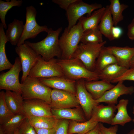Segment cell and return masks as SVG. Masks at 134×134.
Returning <instances> with one entry per match:
<instances>
[{
    "mask_svg": "<svg viewBox=\"0 0 134 134\" xmlns=\"http://www.w3.org/2000/svg\"><path fill=\"white\" fill-rule=\"evenodd\" d=\"M62 30V27L56 30L49 28L47 32V36L42 40L36 42L26 41L25 43L46 61H48L55 57L61 59L62 53L58 37Z\"/></svg>",
    "mask_w": 134,
    "mask_h": 134,
    "instance_id": "1",
    "label": "cell"
},
{
    "mask_svg": "<svg viewBox=\"0 0 134 134\" xmlns=\"http://www.w3.org/2000/svg\"><path fill=\"white\" fill-rule=\"evenodd\" d=\"M57 62L61 68L65 76L70 79L75 81L83 79L88 81L99 79L98 73L88 69L77 59L72 58L68 60L57 59Z\"/></svg>",
    "mask_w": 134,
    "mask_h": 134,
    "instance_id": "2",
    "label": "cell"
},
{
    "mask_svg": "<svg viewBox=\"0 0 134 134\" xmlns=\"http://www.w3.org/2000/svg\"><path fill=\"white\" fill-rule=\"evenodd\" d=\"M80 23L71 28L65 29L59 40L62 53L61 59L68 60L72 58L77 49L84 32Z\"/></svg>",
    "mask_w": 134,
    "mask_h": 134,
    "instance_id": "3",
    "label": "cell"
},
{
    "mask_svg": "<svg viewBox=\"0 0 134 134\" xmlns=\"http://www.w3.org/2000/svg\"><path fill=\"white\" fill-rule=\"evenodd\" d=\"M21 83L22 95L24 100L39 99L50 104L52 89L37 78L29 76Z\"/></svg>",
    "mask_w": 134,
    "mask_h": 134,
    "instance_id": "4",
    "label": "cell"
},
{
    "mask_svg": "<svg viewBox=\"0 0 134 134\" xmlns=\"http://www.w3.org/2000/svg\"><path fill=\"white\" fill-rule=\"evenodd\" d=\"M106 43V41L99 43H81L72 58L79 60L88 69L94 71L97 59L102 47Z\"/></svg>",
    "mask_w": 134,
    "mask_h": 134,
    "instance_id": "5",
    "label": "cell"
},
{
    "mask_svg": "<svg viewBox=\"0 0 134 134\" xmlns=\"http://www.w3.org/2000/svg\"><path fill=\"white\" fill-rule=\"evenodd\" d=\"M57 59L54 58L47 61L41 57L31 69L29 76L37 78L65 76L57 63Z\"/></svg>",
    "mask_w": 134,
    "mask_h": 134,
    "instance_id": "6",
    "label": "cell"
},
{
    "mask_svg": "<svg viewBox=\"0 0 134 134\" xmlns=\"http://www.w3.org/2000/svg\"><path fill=\"white\" fill-rule=\"evenodd\" d=\"M26 21L23 32L17 46L23 44L25 40L35 38L42 32H47L48 28L46 25L41 26L37 23L36 17L37 11L35 8L31 5L26 7Z\"/></svg>",
    "mask_w": 134,
    "mask_h": 134,
    "instance_id": "7",
    "label": "cell"
},
{
    "mask_svg": "<svg viewBox=\"0 0 134 134\" xmlns=\"http://www.w3.org/2000/svg\"><path fill=\"white\" fill-rule=\"evenodd\" d=\"M22 70L19 58L16 57L12 67L8 71L0 75V89L10 90L22 93L21 83L19 74Z\"/></svg>",
    "mask_w": 134,
    "mask_h": 134,
    "instance_id": "8",
    "label": "cell"
},
{
    "mask_svg": "<svg viewBox=\"0 0 134 134\" xmlns=\"http://www.w3.org/2000/svg\"><path fill=\"white\" fill-rule=\"evenodd\" d=\"M102 7L100 4L96 3L89 4L82 0H77L71 4L66 11L68 22V29H69L75 25L77 20L85 14H87L89 16L93 11Z\"/></svg>",
    "mask_w": 134,
    "mask_h": 134,
    "instance_id": "9",
    "label": "cell"
},
{
    "mask_svg": "<svg viewBox=\"0 0 134 134\" xmlns=\"http://www.w3.org/2000/svg\"><path fill=\"white\" fill-rule=\"evenodd\" d=\"M15 50L21 64L22 74L21 83H22L29 75L31 69L41 56L25 43L17 46Z\"/></svg>",
    "mask_w": 134,
    "mask_h": 134,
    "instance_id": "10",
    "label": "cell"
},
{
    "mask_svg": "<svg viewBox=\"0 0 134 134\" xmlns=\"http://www.w3.org/2000/svg\"><path fill=\"white\" fill-rule=\"evenodd\" d=\"M85 81L83 79L76 81L75 96L88 120L91 117L93 108L99 104L97 103L87 90L85 85Z\"/></svg>",
    "mask_w": 134,
    "mask_h": 134,
    "instance_id": "11",
    "label": "cell"
},
{
    "mask_svg": "<svg viewBox=\"0 0 134 134\" xmlns=\"http://www.w3.org/2000/svg\"><path fill=\"white\" fill-rule=\"evenodd\" d=\"M51 99L49 104L51 108H71L80 106L75 95L67 91L52 89Z\"/></svg>",
    "mask_w": 134,
    "mask_h": 134,
    "instance_id": "12",
    "label": "cell"
},
{
    "mask_svg": "<svg viewBox=\"0 0 134 134\" xmlns=\"http://www.w3.org/2000/svg\"><path fill=\"white\" fill-rule=\"evenodd\" d=\"M24 114L27 117L54 116L49 104L39 99L24 100Z\"/></svg>",
    "mask_w": 134,
    "mask_h": 134,
    "instance_id": "13",
    "label": "cell"
},
{
    "mask_svg": "<svg viewBox=\"0 0 134 134\" xmlns=\"http://www.w3.org/2000/svg\"><path fill=\"white\" fill-rule=\"evenodd\" d=\"M123 81H119L112 88L106 92L100 98L96 100L98 104L104 102L107 104L118 103V98L123 95H131L134 93L133 86L127 87L123 84Z\"/></svg>",
    "mask_w": 134,
    "mask_h": 134,
    "instance_id": "14",
    "label": "cell"
},
{
    "mask_svg": "<svg viewBox=\"0 0 134 134\" xmlns=\"http://www.w3.org/2000/svg\"><path fill=\"white\" fill-rule=\"evenodd\" d=\"M44 84L53 89L67 91L75 95L76 81L65 76L37 78Z\"/></svg>",
    "mask_w": 134,
    "mask_h": 134,
    "instance_id": "15",
    "label": "cell"
},
{
    "mask_svg": "<svg viewBox=\"0 0 134 134\" xmlns=\"http://www.w3.org/2000/svg\"><path fill=\"white\" fill-rule=\"evenodd\" d=\"M116 109L115 104H109L106 105L98 104L93 108L90 118L99 123L111 125L115 115Z\"/></svg>",
    "mask_w": 134,
    "mask_h": 134,
    "instance_id": "16",
    "label": "cell"
},
{
    "mask_svg": "<svg viewBox=\"0 0 134 134\" xmlns=\"http://www.w3.org/2000/svg\"><path fill=\"white\" fill-rule=\"evenodd\" d=\"M106 48L115 57L119 65L129 68L130 61L134 55V47L110 46Z\"/></svg>",
    "mask_w": 134,
    "mask_h": 134,
    "instance_id": "17",
    "label": "cell"
},
{
    "mask_svg": "<svg viewBox=\"0 0 134 134\" xmlns=\"http://www.w3.org/2000/svg\"><path fill=\"white\" fill-rule=\"evenodd\" d=\"M85 85L87 91L95 100L100 98L106 92L111 89L115 86L110 82L102 80H85Z\"/></svg>",
    "mask_w": 134,
    "mask_h": 134,
    "instance_id": "18",
    "label": "cell"
},
{
    "mask_svg": "<svg viewBox=\"0 0 134 134\" xmlns=\"http://www.w3.org/2000/svg\"><path fill=\"white\" fill-rule=\"evenodd\" d=\"M53 114L58 119H66L77 122H84L86 117L79 107L75 108H51Z\"/></svg>",
    "mask_w": 134,
    "mask_h": 134,
    "instance_id": "19",
    "label": "cell"
},
{
    "mask_svg": "<svg viewBox=\"0 0 134 134\" xmlns=\"http://www.w3.org/2000/svg\"><path fill=\"white\" fill-rule=\"evenodd\" d=\"M5 96L8 106L15 115L24 114L23 107L24 100L21 93L6 90Z\"/></svg>",
    "mask_w": 134,
    "mask_h": 134,
    "instance_id": "20",
    "label": "cell"
},
{
    "mask_svg": "<svg viewBox=\"0 0 134 134\" xmlns=\"http://www.w3.org/2000/svg\"><path fill=\"white\" fill-rule=\"evenodd\" d=\"M24 25L22 21L15 19L8 24L5 34L8 41L12 45H17L23 34Z\"/></svg>",
    "mask_w": 134,
    "mask_h": 134,
    "instance_id": "21",
    "label": "cell"
},
{
    "mask_svg": "<svg viewBox=\"0 0 134 134\" xmlns=\"http://www.w3.org/2000/svg\"><path fill=\"white\" fill-rule=\"evenodd\" d=\"M129 102L128 99L120 100L116 105L117 112L113 119L111 125H120L124 126L132 119L129 116L127 111V107Z\"/></svg>",
    "mask_w": 134,
    "mask_h": 134,
    "instance_id": "22",
    "label": "cell"
},
{
    "mask_svg": "<svg viewBox=\"0 0 134 134\" xmlns=\"http://www.w3.org/2000/svg\"><path fill=\"white\" fill-rule=\"evenodd\" d=\"M114 25L109 5H107L105 7V11L99 25L98 28L102 34L110 41L115 39L112 33Z\"/></svg>",
    "mask_w": 134,
    "mask_h": 134,
    "instance_id": "23",
    "label": "cell"
},
{
    "mask_svg": "<svg viewBox=\"0 0 134 134\" xmlns=\"http://www.w3.org/2000/svg\"><path fill=\"white\" fill-rule=\"evenodd\" d=\"M128 69L118 63L110 64L98 74L99 79L110 82L121 76Z\"/></svg>",
    "mask_w": 134,
    "mask_h": 134,
    "instance_id": "24",
    "label": "cell"
},
{
    "mask_svg": "<svg viewBox=\"0 0 134 134\" xmlns=\"http://www.w3.org/2000/svg\"><path fill=\"white\" fill-rule=\"evenodd\" d=\"M105 10L103 7L94 11L89 16H82L78 20L84 31L86 30L98 28L102 17Z\"/></svg>",
    "mask_w": 134,
    "mask_h": 134,
    "instance_id": "25",
    "label": "cell"
},
{
    "mask_svg": "<svg viewBox=\"0 0 134 134\" xmlns=\"http://www.w3.org/2000/svg\"><path fill=\"white\" fill-rule=\"evenodd\" d=\"M116 63H118L115 57L104 46L97 59L94 71L98 74L108 66Z\"/></svg>",
    "mask_w": 134,
    "mask_h": 134,
    "instance_id": "26",
    "label": "cell"
},
{
    "mask_svg": "<svg viewBox=\"0 0 134 134\" xmlns=\"http://www.w3.org/2000/svg\"><path fill=\"white\" fill-rule=\"evenodd\" d=\"M98 123L91 118L81 123L70 120L68 128V134H85L95 128Z\"/></svg>",
    "mask_w": 134,
    "mask_h": 134,
    "instance_id": "27",
    "label": "cell"
},
{
    "mask_svg": "<svg viewBox=\"0 0 134 134\" xmlns=\"http://www.w3.org/2000/svg\"><path fill=\"white\" fill-rule=\"evenodd\" d=\"M4 27L1 23L0 24V71L10 69L13 66L8 59L5 52V45L8 41L4 30Z\"/></svg>",
    "mask_w": 134,
    "mask_h": 134,
    "instance_id": "28",
    "label": "cell"
},
{
    "mask_svg": "<svg viewBox=\"0 0 134 134\" xmlns=\"http://www.w3.org/2000/svg\"><path fill=\"white\" fill-rule=\"evenodd\" d=\"M34 128L51 129L57 125L60 119L55 116L52 117H27Z\"/></svg>",
    "mask_w": 134,
    "mask_h": 134,
    "instance_id": "29",
    "label": "cell"
},
{
    "mask_svg": "<svg viewBox=\"0 0 134 134\" xmlns=\"http://www.w3.org/2000/svg\"><path fill=\"white\" fill-rule=\"evenodd\" d=\"M27 117L23 114L16 115L5 123L0 125V134H14Z\"/></svg>",
    "mask_w": 134,
    "mask_h": 134,
    "instance_id": "30",
    "label": "cell"
},
{
    "mask_svg": "<svg viewBox=\"0 0 134 134\" xmlns=\"http://www.w3.org/2000/svg\"><path fill=\"white\" fill-rule=\"evenodd\" d=\"M109 9L111 14L114 25H117L118 24L124 19L122 13L129 6L123 3L121 4L119 0H110Z\"/></svg>",
    "mask_w": 134,
    "mask_h": 134,
    "instance_id": "31",
    "label": "cell"
},
{
    "mask_svg": "<svg viewBox=\"0 0 134 134\" xmlns=\"http://www.w3.org/2000/svg\"><path fill=\"white\" fill-rule=\"evenodd\" d=\"M102 35L98 28L88 30L84 32L80 42L85 44L101 43Z\"/></svg>",
    "mask_w": 134,
    "mask_h": 134,
    "instance_id": "32",
    "label": "cell"
},
{
    "mask_svg": "<svg viewBox=\"0 0 134 134\" xmlns=\"http://www.w3.org/2000/svg\"><path fill=\"white\" fill-rule=\"evenodd\" d=\"M15 115L10 110L6 101L5 92H0V125H2L11 119Z\"/></svg>",
    "mask_w": 134,
    "mask_h": 134,
    "instance_id": "33",
    "label": "cell"
},
{
    "mask_svg": "<svg viewBox=\"0 0 134 134\" xmlns=\"http://www.w3.org/2000/svg\"><path fill=\"white\" fill-rule=\"evenodd\" d=\"M22 3V0H11L7 1L0 0V18L4 29H7L5 18L8 11L14 6H20Z\"/></svg>",
    "mask_w": 134,
    "mask_h": 134,
    "instance_id": "34",
    "label": "cell"
},
{
    "mask_svg": "<svg viewBox=\"0 0 134 134\" xmlns=\"http://www.w3.org/2000/svg\"><path fill=\"white\" fill-rule=\"evenodd\" d=\"M18 129L20 134H37L34 128L27 117L22 122Z\"/></svg>",
    "mask_w": 134,
    "mask_h": 134,
    "instance_id": "35",
    "label": "cell"
},
{
    "mask_svg": "<svg viewBox=\"0 0 134 134\" xmlns=\"http://www.w3.org/2000/svg\"><path fill=\"white\" fill-rule=\"evenodd\" d=\"M70 120L60 119L56 126L55 134H68V128Z\"/></svg>",
    "mask_w": 134,
    "mask_h": 134,
    "instance_id": "36",
    "label": "cell"
},
{
    "mask_svg": "<svg viewBox=\"0 0 134 134\" xmlns=\"http://www.w3.org/2000/svg\"><path fill=\"white\" fill-rule=\"evenodd\" d=\"M134 81V68H130L119 77L112 81L111 83H118L120 81Z\"/></svg>",
    "mask_w": 134,
    "mask_h": 134,
    "instance_id": "37",
    "label": "cell"
},
{
    "mask_svg": "<svg viewBox=\"0 0 134 134\" xmlns=\"http://www.w3.org/2000/svg\"><path fill=\"white\" fill-rule=\"evenodd\" d=\"M100 130L102 134H117L118 125H113L107 128L105 127L101 123H99Z\"/></svg>",
    "mask_w": 134,
    "mask_h": 134,
    "instance_id": "38",
    "label": "cell"
},
{
    "mask_svg": "<svg viewBox=\"0 0 134 134\" xmlns=\"http://www.w3.org/2000/svg\"><path fill=\"white\" fill-rule=\"evenodd\" d=\"M77 0H53L52 1L58 5L59 7L66 11L72 3Z\"/></svg>",
    "mask_w": 134,
    "mask_h": 134,
    "instance_id": "39",
    "label": "cell"
},
{
    "mask_svg": "<svg viewBox=\"0 0 134 134\" xmlns=\"http://www.w3.org/2000/svg\"><path fill=\"white\" fill-rule=\"evenodd\" d=\"M56 126L51 129L34 128L37 134H55Z\"/></svg>",
    "mask_w": 134,
    "mask_h": 134,
    "instance_id": "40",
    "label": "cell"
},
{
    "mask_svg": "<svg viewBox=\"0 0 134 134\" xmlns=\"http://www.w3.org/2000/svg\"><path fill=\"white\" fill-rule=\"evenodd\" d=\"M127 35L128 38L132 40H134V18L128 25Z\"/></svg>",
    "mask_w": 134,
    "mask_h": 134,
    "instance_id": "41",
    "label": "cell"
},
{
    "mask_svg": "<svg viewBox=\"0 0 134 134\" xmlns=\"http://www.w3.org/2000/svg\"><path fill=\"white\" fill-rule=\"evenodd\" d=\"M112 34L115 39L119 37L121 35L122 31V29L118 27H113L112 30Z\"/></svg>",
    "mask_w": 134,
    "mask_h": 134,
    "instance_id": "42",
    "label": "cell"
},
{
    "mask_svg": "<svg viewBox=\"0 0 134 134\" xmlns=\"http://www.w3.org/2000/svg\"><path fill=\"white\" fill-rule=\"evenodd\" d=\"M100 131L99 123L95 128L85 134H98Z\"/></svg>",
    "mask_w": 134,
    "mask_h": 134,
    "instance_id": "43",
    "label": "cell"
},
{
    "mask_svg": "<svg viewBox=\"0 0 134 134\" xmlns=\"http://www.w3.org/2000/svg\"><path fill=\"white\" fill-rule=\"evenodd\" d=\"M134 68V55L132 58L130 63V68Z\"/></svg>",
    "mask_w": 134,
    "mask_h": 134,
    "instance_id": "44",
    "label": "cell"
},
{
    "mask_svg": "<svg viewBox=\"0 0 134 134\" xmlns=\"http://www.w3.org/2000/svg\"><path fill=\"white\" fill-rule=\"evenodd\" d=\"M127 134H134V128L130 131Z\"/></svg>",
    "mask_w": 134,
    "mask_h": 134,
    "instance_id": "45",
    "label": "cell"
},
{
    "mask_svg": "<svg viewBox=\"0 0 134 134\" xmlns=\"http://www.w3.org/2000/svg\"><path fill=\"white\" fill-rule=\"evenodd\" d=\"M14 134H20L18 128L16 130Z\"/></svg>",
    "mask_w": 134,
    "mask_h": 134,
    "instance_id": "46",
    "label": "cell"
},
{
    "mask_svg": "<svg viewBox=\"0 0 134 134\" xmlns=\"http://www.w3.org/2000/svg\"><path fill=\"white\" fill-rule=\"evenodd\" d=\"M133 113L134 115V106L133 107ZM132 121L134 123V117L133 119H132Z\"/></svg>",
    "mask_w": 134,
    "mask_h": 134,
    "instance_id": "47",
    "label": "cell"
},
{
    "mask_svg": "<svg viewBox=\"0 0 134 134\" xmlns=\"http://www.w3.org/2000/svg\"><path fill=\"white\" fill-rule=\"evenodd\" d=\"M98 134H102V133L100 132V131L99 133Z\"/></svg>",
    "mask_w": 134,
    "mask_h": 134,
    "instance_id": "48",
    "label": "cell"
},
{
    "mask_svg": "<svg viewBox=\"0 0 134 134\" xmlns=\"http://www.w3.org/2000/svg\"></svg>",
    "mask_w": 134,
    "mask_h": 134,
    "instance_id": "49",
    "label": "cell"
}]
</instances>
